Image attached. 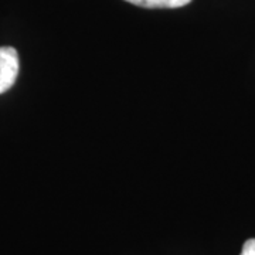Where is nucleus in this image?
<instances>
[{
	"label": "nucleus",
	"mask_w": 255,
	"mask_h": 255,
	"mask_svg": "<svg viewBox=\"0 0 255 255\" xmlns=\"http://www.w3.org/2000/svg\"><path fill=\"white\" fill-rule=\"evenodd\" d=\"M241 255H255V238H250L244 243Z\"/></svg>",
	"instance_id": "7ed1b4c3"
},
{
	"label": "nucleus",
	"mask_w": 255,
	"mask_h": 255,
	"mask_svg": "<svg viewBox=\"0 0 255 255\" xmlns=\"http://www.w3.org/2000/svg\"><path fill=\"white\" fill-rule=\"evenodd\" d=\"M146 9H177L189 4L191 0H125Z\"/></svg>",
	"instance_id": "f03ea898"
},
{
	"label": "nucleus",
	"mask_w": 255,
	"mask_h": 255,
	"mask_svg": "<svg viewBox=\"0 0 255 255\" xmlns=\"http://www.w3.org/2000/svg\"><path fill=\"white\" fill-rule=\"evenodd\" d=\"M20 61L16 48L0 47V94L9 91L18 77Z\"/></svg>",
	"instance_id": "f257e3e1"
}]
</instances>
